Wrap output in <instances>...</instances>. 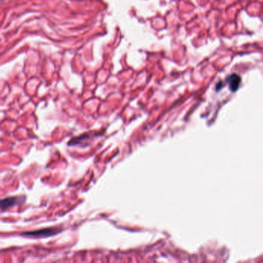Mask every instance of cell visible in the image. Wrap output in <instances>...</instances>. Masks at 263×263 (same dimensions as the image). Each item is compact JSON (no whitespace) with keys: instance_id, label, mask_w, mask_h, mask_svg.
<instances>
[{"instance_id":"1","label":"cell","mask_w":263,"mask_h":263,"mask_svg":"<svg viewBox=\"0 0 263 263\" xmlns=\"http://www.w3.org/2000/svg\"><path fill=\"white\" fill-rule=\"evenodd\" d=\"M61 232L60 229L56 228H46V229H39V230L32 231V232H24L21 234L22 235L26 236H33V237H48L56 235Z\"/></svg>"},{"instance_id":"2","label":"cell","mask_w":263,"mask_h":263,"mask_svg":"<svg viewBox=\"0 0 263 263\" xmlns=\"http://www.w3.org/2000/svg\"><path fill=\"white\" fill-rule=\"evenodd\" d=\"M242 79L239 75L237 74H230L229 77L226 78V83L229 84V87L231 91L235 92L239 89V86H240Z\"/></svg>"},{"instance_id":"3","label":"cell","mask_w":263,"mask_h":263,"mask_svg":"<svg viewBox=\"0 0 263 263\" xmlns=\"http://www.w3.org/2000/svg\"><path fill=\"white\" fill-rule=\"evenodd\" d=\"M23 198V197H22ZM21 197H8V198L0 199V208L5 210L7 208L13 207L19 204L21 200Z\"/></svg>"}]
</instances>
